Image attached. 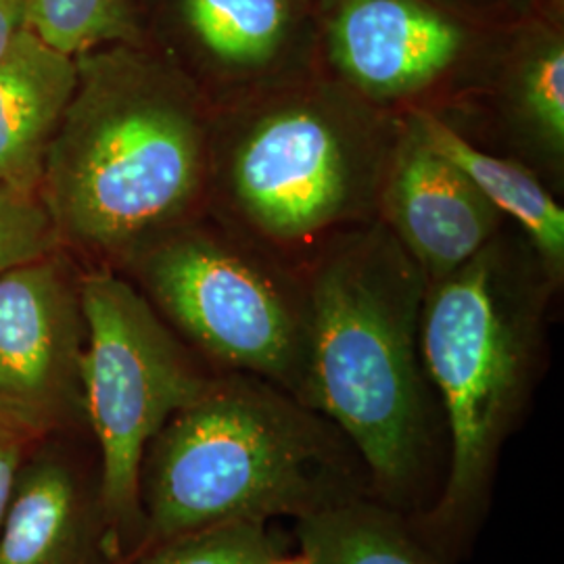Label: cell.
Returning <instances> with one entry per match:
<instances>
[{
	"label": "cell",
	"mask_w": 564,
	"mask_h": 564,
	"mask_svg": "<svg viewBox=\"0 0 564 564\" xmlns=\"http://www.w3.org/2000/svg\"><path fill=\"white\" fill-rule=\"evenodd\" d=\"M307 293L303 402L356 449L377 500L424 514L445 473L444 419L421 356L429 281L381 220L321 242Z\"/></svg>",
	"instance_id": "6da1fadb"
},
{
	"label": "cell",
	"mask_w": 564,
	"mask_h": 564,
	"mask_svg": "<svg viewBox=\"0 0 564 564\" xmlns=\"http://www.w3.org/2000/svg\"><path fill=\"white\" fill-rule=\"evenodd\" d=\"M41 197L63 239L120 253L178 226L212 176L202 95L172 63L111 44L76 57Z\"/></svg>",
	"instance_id": "7a4b0ae2"
},
{
	"label": "cell",
	"mask_w": 564,
	"mask_h": 564,
	"mask_svg": "<svg viewBox=\"0 0 564 564\" xmlns=\"http://www.w3.org/2000/svg\"><path fill=\"white\" fill-rule=\"evenodd\" d=\"M556 282L529 241L502 228L426 286L421 356L444 419L445 473L416 529L437 554L484 517L502 449L540 377Z\"/></svg>",
	"instance_id": "3957f363"
},
{
	"label": "cell",
	"mask_w": 564,
	"mask_h": 564,
	"mask_svg": "<svg viewBox=\"0 0 564 564\" xmlns=\"http://www.w3.org/2000/svg\"><path fill=\"white\" fill-rule=\"evenodd\" d=\"M372 496L341 431L253 375L214 377L151 442L141 473L137 552L241 521H293Z\"/></svg>",
	"instance_id": "277c9868"
},
{
	"label": "cell",
	"mask_w": 564,
	"mask_h": 564,
	"mask_svg": "<svg viewBox=\"0 0 564 564\" xmlns=\"http://www.w3.org/2000/svg\"><path fill=\"white\" fill-rule=\"evenodd\" d=\"M237 109L212 142L235 228L279 253L379 220L402 121L339 80L284 86Z\"/></svg>",
	"instance_id": "5b68a950"
},
{
	"label": "cell",
	"mask_w": 564,
	"mask_h": 564,
	"mask_svg": "<svg viewBox=\"0 0 564 564\" xmlns=\"http://www.w3.org/2000/svg\"><path fill=\"white\" fill-rule=\"evenodd\" d=\"M139 251L147 300L203 356L303 402L310 316L302 272L239 228L178 224Z\"/></svg>",
	"instance_id": "8992f818"
},
{
	"label": "cell",
	"mask_w": 564,
	"mask_h": 564,
	"mask_svg": "<svg viewBox=\"0 0 564 564\" xmlns=\"http://www.w3.org/2000/svg\"><path fill=\"white\" fill-rule=\"evenodd\" d=\"M84 412L99 445V500L116 552L141 545L144 454L209 381L151 302L111 272L80 284Z\"/></svg>",
	"instance_id": "52a82bcc"
},
{
	"label": "cell",
	"mask_w": 564,
	"mask_h": 564,
	"mask_svg": "<svg viewBox=\"0 0 564 564\" xmlns=\"http://www.w3.org/2000/svg\"><path fill=\"white\" fill-rule=\"evenodd\" d=\"M379 220L433 282L479 253L506 218L456 163L426 141L410 113L400 123Z\"/></svg>",
	"instance_id": "ba28073f"
},
{
	"label": "cell",
	"mask_w": 564,
	"mask_h": 564,
	"mask_svg": "<svg viewBox=\"0 0 564 564\" xmlns=\"http://www.w3.org/2000/svg\"><path fill=\"white\" fill-rule=\"evenodd\" d=\"M326 46L339 82L375 105L421 95L466 48V30L429 0H341Z\"/></svg>",
	"instance_id": "9c48e42d"
},
{
	"label": "cell",
	"mask_w": 564,
	"mask_h": 564,
	"mask_svg": "<svg viewBox=\"0 0 564 564\" xmlns=\"http://www.w3.org/2000/svg\"><path fill=\"white\" fill-rule=\"evenodd\" d=\"M84 318L57 265L23 263L0 276V398L51 423L84 408Z\"/></svg>",
	"instance_id": "30bf717a"
},
{
	"label": "cell",
	"mask_w": 564,
	"mask_h": 564,
	"mask_svg": "<svg viewBox=\"0 0 564 564\" xmlns=\"http://www.w3.org/2000/svg\"><path fill=\"white\" fill-rule=\"evenodd\" d=\"M109 550L99 491L57 454L25 460L0 527V564H95Z\"/></svg>",
	"instance_id": "8fae6325"
},
{
	"label": "cell",
	"mask_w": 564,
	"mask_h": 564,
	"mask_svg": "<svg viewBox=\"0 0 564 564\" xmlns=\"http://www.w3.org/2000/svg\"><path fill=\"white\" fill-rule=\"evenodd\" d=\"M78 82L76 57L30 28L0 57V182L41 193L42 170Z\"/></svg>",
	"instance_id": "7c38bea8"
},
{
	"label": "cell",
	"mask_w": 564,
	"mask_h": 564,
	"mask_svg": "<svg viewBox=\"0 0 564 564\" xmlns=\"http://www.w3.org/2000/svg\"><path fill=\"white\" fill-rule=\"evenodd\" d=\"M186 30L230 80L270 78L289 59L302 28L295 0H178Z\"/></svg>",
	"instance_id": "4fadbf2b"
},
{
	"label": "cell",
	"mask_w": 564,
	"mask_h": 564,
	"mask_svg": "<svg viewBox=\"0 0 564 564\" xmlns=\"http://www.w3.org/2000/svg\"><path fill=\"white\" fill-rule=\"evenodd\" d=\"M426 141L456 163L485 199L519 226L556 281L563 279L564 212L540 178L521 163L481 151L433 113L414 111Z\"/></svg>",
	"instance_id": "5bb4252c"
},
{
	"label": "cell",
	"mask_w": 564,
	"mask_h": 564,
	"mask_svg": "<svg viewBox=\"0 0 564 564\" xmlns=\"http://www.w3.org/2000/svg\"><path fill=\"white\" fill-rule=\"evenodd\" d=\"M293 540L310 564H442L405 514L375 496L295 521Z\"/></svg>",
	"instance_id": "9a60e30c"
},
{
	"label": "cell",
	"mask_w": 564,
	"mask_h": 564,
	"mask_svg": "<svg viewBox=\"0 0 564 564\" xmlns=\"http://www.w3.org/2000/svg\"><path fill=\"white\" fill-rule=\"evenodd\" d=\"M506 116L517 134L550 165L564 158V42L540 28L517 46L506 76Z\"/></svg>",
	"instance_id": "2e32d148"
},
{
	"label": "cell",
	"mask_w": 564,
	"mask_h": 564,
	"mask_svg": "<svg viewBox=\"0 0 564 564\" xmlns=\"http://www.w3.org/2000/svg\"><path fill=\"white\" fill-rule=\"evenodd\" d=\"M28 28L72 57L141 36L137 0H28Z\"/></svg>",
	"instance_id": "e0dca14e"
},
{
	"label": "cell",
	"mask_w": 564,
	"mask_h": 564,
	"mask_svg": "<svg viewBox=\"0 0 564 564\" xmlns=\"http://www.w3.org/2000/svg\"><path fill=\"white\" fill-rule=\"evenodd\" d=\"M293 544L272 521L214 524L147 545L130 564H265Z\"/></svg>",
	"instance_id": "ac0fdd59"
},
{
	"label": "cell",
	"mask_w": 564,
	"mask_h": 564,
	"mask_svg": "<svg viewBox=\"0 0 564 564\" xmlns=\"http://www.w3.org/2000/svg\"><path fill=\"white\" fill-rule=\"evenodd\" d=\"M59 239L41 193L0 182V276L23 263L39 262Z\"/></svg>",
	"instance_id": "d6986e66"
},
{
	"label": "cell",
	"mask_w": 564,
	"mask_h": 564,
	"mask_svg": "<svg viewBox=\"0 0 564 564\" xmlns=\"http://www.w3.org/2000/svg\"><path fill=\"white\" fill-rule=\"evenodd\" d=\"M39 433L25 429L0 426V527L11 505L21 468L25 464V449Z\"/></svg>",
	"instance_id": "ffe728a7"
},
{
	"label": "cell",
	"mask_w": 564,
	"mask_h": 564,
	"mask_svg": "<svg viewBox=\"0 0 564 564\" xmlns=\"http://www.w3.org/2000/svg\"><path fill=\"white\" fill-rule=\"evenodd\" d=\"M28 28V0H0V57Z\"/></svg>",
	"instance_id": "44dd1931"
},
{
	"label": "cell",
	"mask_w": 564,
	"mask_h": 564,
	"mask_svg": "<svg viewBox=\"0 0 564 564\" xmlns=\"http://www.w3.org/2000/svg\"><path fill=\"white\" fill-rule=\"evenodd\" d=\"M0 426H9V429H25V431H44L48 426V421H44L39 414H34L32 410L23 408L20 403L9 402L4 398H0Z\"/></svg>",
	"instance_id": "7402d4cb"
},
{
	"label": "cell",
	"mask_w": 564,
	"mask_h": 564,
	"mask_svg": "<svg viewBox=\"0 0 564 564\" xmlns=\"http://www.w3.org/2000/svg\"><path fill=\"white\" fill-rule=\"evenodd\" d=\"M265 564H310L307 563V558L303 556L302 552L297 550V552H286V554H282L279 558H274V561H270V563Z\"/></svg>",
	"instance_id": "603a6c76"
}]
</instances>
